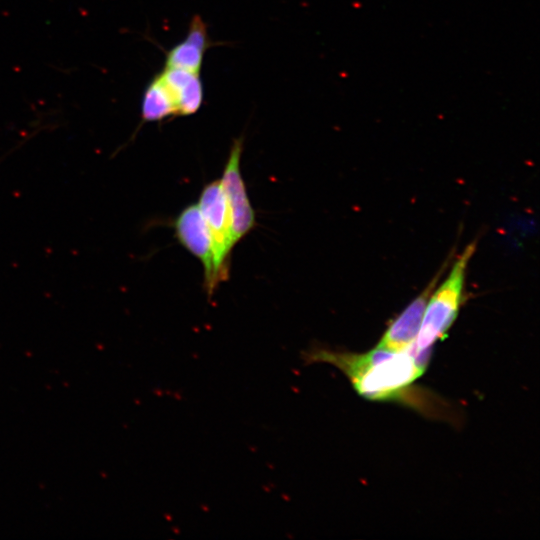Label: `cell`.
<instances>
[{
  "instance_id": "obj_7",
  "label": "cell",
  "mask_w": 540,
  "mask_h": 540,
  "mask_svg": "<svg viewBox=\"0 0 540 540\" xmlns=\"http://www.w3.org/2000/svg\"><path fill=\"white\" fill-rule=\"evenodd\" d=\"M212 45L204 20L195 15L185 38L165 53L164 67L200 73L205 52Z\"/></svg>"
},
{
  "instance_id": "obj_5",
  "label": "cell",
  "mask_w": 540,
  "mask_h": 540,
  "mask_svg": "<svg viewBox=\"0 0 540 540\" xmlns=\"http://www.w3.org/2000/svg\"><path fill=\"white\" fill-rule=\"evenodd\" d=\"M177 239L189 252L197 257L204 269V286L212 295L218 286L215 276L213 244L197 204L187 206L174 221Z\"/></svg>"
},
{
  "instance_id": "obj_1",
  "label": "cell",
  "mask_w": 540,
  "mask_h": 540,
  "mask_svg": "<svg viewBox=\"0 0 540 540\" xmlns=\"http://www.w3.org/2000/svg\"><path fill=\"white\" fill-rule=\"evenodd\" d=\"M431 349L402 351L381 348L364 354L343 353L326 348L302 352L305 364L327 363L336 366L351 381L357 393L371 400L396 397L425 371Z\"/></svg>"
},
{
  "instance_id": "obj_3",
  "label": "cell",
  "mask_w": 540,
  "mask_h": 540,
  "mask_svg": "<svg viewBox=\"0 0 540 540\" xmlns=\"http://www.w3.org/2000/svg\"><path fill=\"white\" fill-rule=\"evenodd\" d=\"M197 205L212 240L215 276L219 284L228 278L229 255L235 245L232 239L230 215L220 180L210 182L203 188Z\"/></svg>"
},
{
  "instance_id": "obj_2",
  "label": "cell",
  "mask_w": 540,
  "mask_h": 540,
  "mask_svg": "<svg viewBox=\"0 0 540 540\" xmlns=\"http://www.w3.org/2000/svg\"><path fill=\"white\" fill-rule=\"evenodd\" d=\"M475 251V244L467 246L438 289L431 293L426 304L421 327L412 348L415 351L431 349L442 338L456 319L463 293L466 269Z\"/></svg>"
},
{
  "instance_id": "obj_8",
  "label": "cell",
  "mask_w": 540,
  "mask_h": 540,
  "mask_svg": "<svg viewBox=\"0 0 540 540\" xmlns=\"http://www.w3.org/2000/svg\"><path fill=\"white\" fill-rule=\"evenodd\" d=\"M157 74L174 96L178 116L193 115L201 108L204 89L200 73L163 66Z\"/></svg>"
},
{
  "instance_id": "obj_6",
  "label": "cell",
  "mask_w": 540,
  "mask_h": 540,
  "mask_svg": "<svg viewBox=\"0 0 540 540\" xmlns=\"http://www.w3.org/2000/svg\"><path fill=\"white\" fill-rule=\"evenodd\" d=\"M438 277L411 302L388 327L377 347L388 351H402L409 348L416 340L428 299Z\"/></svg>"
},
{
  "instance_id": "obj_9",
  "label": "cell",
  "mask_w": 540,
  "mask_h": 540,
  "mask_svg": "<svg viewBox=\"0 0 540 540\" xmlns=\"http://www.w3.org/2000/svg\"><path fill=\"white\" fill-rule=\"evenodd\" d=\"M140 116L144 122H160L178 116L174 96L156 73L146 85L140 105Z\"/></svg>"
},
{
  "instance_id": "obj_4",
  "label": "cell",
  "mask_w": 540,
  "mask_h": 540,
  "mask_svg": "<svg viewBox=\"0 0 540 540\" xmlns=\"http://www.w3.org/2000/svg\"><path fill=\"white\" fill-rule=\"evenodd\" d=\"M242 150V138L235 139L231 146L222 178L220 179L230 215L234 244L243 238L255 225L254 210L251 207L240 172Z\"/></svg>"
}]
</instances>
